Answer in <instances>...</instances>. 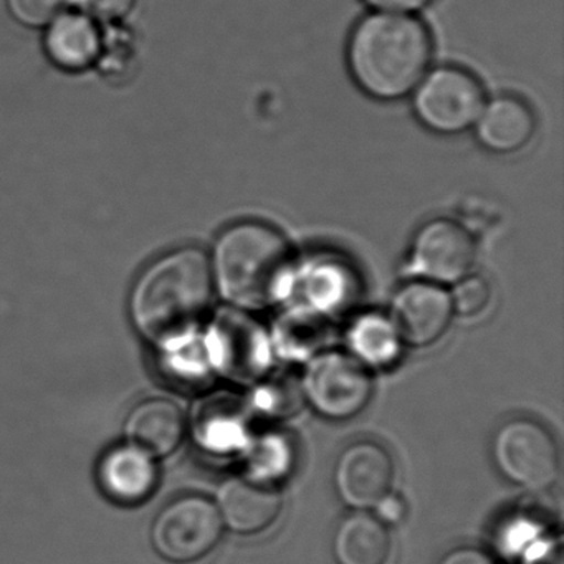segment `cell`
Returning a JSON list of instances; mask_svg holds the SVG:
<instances>
[{
  "mask_svg": "<svg viewBox=\"0 0 564 564\" xmlns=\"http://www.w3.org/2000/svg\"><path fill=\"white\" fill-rule=\"evenodd\" d=\"M438 564H495L490 554L477 547H457L445 554Z\"/></svg>",
  "mask_w": 564,
  "mask_h": 564,
  "instance_id": "cell-25",
  "label": "cell"
},
{
  "mask_svg": "<svg viewBox=\"0 0 564 564\" xmlns=\"http://www.w3.org/2000/svg\"><path fill=\"white\" fill-rule=\"evenodd\" d=\"M452 316L451 293L427 280L405 283L392 300L391 322L402 343L414 348L437 343L447 333Z\"/></svg>",
  "mask_w": 564,
  "mask_h": 564,
  "instance_id": "cell-10",
  "label": "cell"
},
{
  "mask_svg": "<svg viewBox=\"0 0 564 564\" xmlns=\"http://www.w3.org/2000/svg\"><path fill=\"white\" fill-rule=\"evenodd\" d=\"M376 518L381 521L384 527H395L404 520L408 514V503L401 495L395 491L386 494L378 503L375 505Z\"/></svg>",
  "mask_w": 564,
  "mask_h": 564,
  "instance_id": "cell-23",
  "label": "cell"
},
{
  "mask_svg": "<svg viewBox=\"0 0 564 564\" xmlns=\"http://www.w3.org/2000/svg\"><path fill=\"white\" fill-rule=\"evenodd\" d=\"M214 299L210 260L184 247L156 260L134 285L131 315L154 345H183L209 312Z\"/></svg>",
  "mask_w": 564,
  "mask_h": 564,
  "instance_id": "cell-2",
  "label": "cell"
},
{
  "mask_svg": "<svg viewBox=\"0 0 564 564\" xmlns=\"http://www.w3.org/2000/svg\"><path fill=\"white\" fill-rule=\"evenodd\" d=\"M300 391L316 414L329 421H348L365 411L375 384L371 372L358 359L329 349L310 359Z\"/></svg>",
  "mask_w": 564,
  "mask_h": 564,
  "instance_id": "cell-5",
  "label": "cell"
},
{
  "mask_svg": "<svg viewBox=\"0 0 564 564\" xmlns=\"http://www.w3.org/2000/svg\"><path fill=\"white\" fill-rule=\"evenodd\" d=\"M223 533V518L213 501L184 497L154 521L153 546L167 563L194 564L216 550Z\"/></svg>",
  "mask_w": 564,
  "mask_h": 564,
  "instance_id": "cell-7",
  "label": "cell"
},
{
  "mask_svg": "<svg viewBox=\"0 0 564 564\" xmlns=\"http://www.w3.org/2000/svg\"><path fill=\"white\" fill-rule=\"evenodd\" d=\"M366 8L375 12L415 15L435 4V0H361Z\"/></svg>",
  "mask_w": 564,
  "mask_h": 564,
  "instance_id": "cell-24",
  "label": "cell"
},
{
  "mask_svg": "<svg viewBox=\"0 0 564 564\" xmlns=\"http://www.w3.org/2000/svg\"><path fill=\"white\" fill-rule=\"evenodd\" d=\"M471 131L481 150L495 156H513L536 137V111L520 95L500 94L488 98Z\"/></svg>",
  "mask_w": 564,
  "mask_h": 564,
  "instance_id": "cell-11",
  "label": "cell"
},
{
  "mask_svg": "<svg viewBox=\"0 0 564 564\" xmlns=\"http://www.w3.org/2000/svg\"><path fill=\"white\" fill-rule=\"evenodd\" d=\"M186 432V419L180 405L167 399H151L131 412L127 434L133 447L144 454L163 455L176 451Z\"/></svg>",
  "mask_w": 564,
  "mask_h": 564,
  "instance_id": "cell-15",
  "label": "cell"
},
{
  "mask_svg": "<svg viewBox=\"0 0 564 564\" xmlns=\"http://www.w3.org/2000/svg\"><path fill=\"white\" fill-rule=\"evenodd\" d=\"M332 550L336 564H388L391 534L378 518L359 511L336 528Z\"/></svg>",
  "mask_w": 564,
  "mask_h": 564,
  "instance_id": "cell-17",
  "label": "cell"
},
{
  "mask_svg": "<svg viewBox=\"0 0 564 564\" xmlns=\"http://www.w3.org/2000/svg\"><path fill=\"white\" fill-rule=\"evenodd\" d=\"M310 302L319 310L341 308V303L349 296V280L346 270L336 263L318 267L308 276Z\"/></svg>",
  "mask_w": 564,
  "mask_h": 564,
  "instance_id": "cell-19",
  "label": "cell"
},
{
  "mask_svg": "<svg viewBox=\"0 0 564 564\" xmlns=\"http://www.w3.org/2000/svg\"><path fill=\"white\" fill-rule=\"evenodd\" d=\"M434 37L417 15L375 12L355 22L346 41L349 78L365 97L398 104L414 94L434 62Z\"/></svg>",
  "mask_w": 564,
  "mask_h": 564,
  "instance_id": "cell-1",
  "label": "cell"
},
{
  "mask_svg": "<svg viewBox=\"0 0 564 564\" xmlns=\"http://www.w3.org/2000/svg\"><path fill=\"white\" fill-rule=\"evenodd\" d=\"M491 455L498 471L524 490H546L560 477L556 441L546 427L530 419H513L501 425L491 442Z\"/></svg>",
  "mask_w": 564,
  "mask_h": 564,
  "instance_id": "cell-6",
  "label": "cell"
},
{
  "mask_svg": "<svg viewBox=\"0 0 564 564\" xmlns=\"http://www.w3.org/2000/svg\"><path fill=\"white\" fill-rule=\"evenodd\" d=\"M209 260L214 286L246 312L269 308L292 285V249L276 227L262 220H240L224 229Z\"/></svg>",
  "mask_w": 564,
  "mask_h": 564,
  "instance_id": "cell-3",
  "label": "cell"
},
{
  "mask_svg": "<svg viewBox=\"0 0 564 564\" xmlns=\"http://www.w3.org/2000/svg\"><path fill=\"white\" fill-rule=\"evenodd\" d=\"M452 308L464 318L480 315L491 300V289L487 280L478 275H467L455 283L451 295Z\"/></svg>",
  "mask_w": 564,
  "mask_h": 564,
  "instance_id": "cell-21",
  "label": "cell"
},
{
  "mask_svg": "<svg viewBox=\"0 0 564 564\" xmlns=\"http://www.w3.org/2000/svg\"><path fill=\"white\" fill-rule=\"evenodd\" d=\"M48 61L68 74H80L100 61L104 37L97 21L87 12L67 11L45 29Z\"/></svg>",
  "mask_w": 564,
  "mask_h": 564,
  "instance_id": "cell-14",
  "label": "cell"
},
{
  "mask_svg": "<svg viewBox=\"0 0 564 564\" xmlns=\"http://www.w3.org/2000/svg\"><path fill=\"white\" fill-rule=\"evenodd\" d=\"M138 0H82L87 14L98 21L115 22L127 18Z\"/></svg>",
  "mask_w": 564,
  "mask_h": 564,
  "instance_id": "cell-22",
  "label": "cell"
},
{
  "mask_svg": "<svg viewBox=\"0 0 564 564\" xmlns=\"http://www.w3.org/2000/svg\"><path fill=\"white\" fill-rule=\"evenodd\" d=\"M477 256L467 227L451 217H434L419 227L411 243L408 273L445 285L470 275Z\"/></svg>",
  "mask_w": 564,
  "mask_h": 564,
  "instance_id": "cell-8",
  "label": "cell"
},
{
  "mask_svg": "<svg viewBox=\"0 0 564 564\" xmlns=\"http://www.w3.org/2000/svg\"><path fill=\"white\" fill-rule=\"evenodd\" d=\"M74 0H6L9 14L28 29H47Z\"/></svg>",
  "mask_w": 564,
  "mask_h": 564,
  "instance_id": "cell-20",
  "label": "cell"
},
{
  "mask_svg": "<svg viewBox=\"0 0 564 564\" xmlns=\"http://www.w3.org/2000/svg\"><path fill=\"white\" fill-rule=\"evenodd\" d=\"M487 100V88L478 75L448 64L429 70L411 95V108L425 131L455 138L474 130Z\"/></svg>",
  "mask_w": 564,
  "mask_h": 564,
  "instance_id": "cell-4",
  "label": "cell"
},
{
  "mask_svg": "<svg viewBox=\"0 0 564 564\" xmlns=\"http://www.w3.org/2000/svg\"><path fill=\"white\" fill-rule=\"evenodd\" d=\"M100 481L113 500L137 505L147 500L158 484V468L151 455L140 448L118 447L105 455L100 465Z\"/></svg>",
  "mask_w": 564,
  "mask_h": 564,
  "instance_id": "cell-16",
  "label": "cell"
},
{
  "mask_svg": "<svg viewBox=\"0 0 564 564\" xmlns=\"http://www.w3.org/2000/svg\"><path fill=\"white\" fill-rule=\"evenodd\" d=\"M209 343L213 362L227 378L250 381L267 366L265 336L239 313L224 312L217 316Z\"/></svg>",
  "mask_w": 564,
  "mask_h": 564,
  "instance_id": "cell-12",
  "label": "cell"
},
{
  "mask_svg": "<svg viewBox=\"0 0 564 564\" xmlns=\"http://www.w3.org/2000/svg\"><path fill=\"white\" fill-rule=\"evenodd\" d=\"M348 345L352 358L366 368L384 369L394 365L401 356L402 339L394 323L388 316H359L348 332Z\"/></svg>",
  "mask_w": 564,
  "mask_h": 564,
  "instance_id": "cell-18",
  "label": "cell"
},
{
  "mask_svg": "<svg viewBox=\"0 0 564 564\" xmlns=\"http://www.w3.org/2000/svg\"><path fill=\"white\" fill-rule=\"evenodd\" d=\"M391 454L371 441L356 442L339 455L335 465L336 494L352 510L372 508L394 485Z\"/></svg>",
  "mask_w": 564,
  "mask_h": 564,
  "instance_id": "cell-9",
  "label": "cell"
},
{
  "mask_svg": "<svg viewBox=\"0 0 564 564\" xmlns=\"http://www.w3.org/2000/svg\"><path fill=\"white\" fill-rule=\"evenodd\" d=\"M217 503L223 523L243 536L262 533L279 520L283 510L279 491L246 478L224 481Z\"/></svg>",
  "mask_w": 564,
  "mask_h": 564,
  "instance_id": "cell-13",
  "label": "cell"
}]
</instances>
